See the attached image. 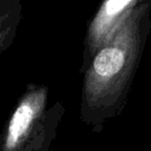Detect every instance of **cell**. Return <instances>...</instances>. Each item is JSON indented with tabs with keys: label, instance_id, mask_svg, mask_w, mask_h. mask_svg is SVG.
Here are the masks:
<instances>
[{
	"label": "cell",
	"instance_id": "obj_1",
	"mask_svg": "<svg viewBox=\"0 0 151 151\" xmlns=\"http://www.w3.org/2000/svg\"><path fill=\"white\" fill-rule=\"evenodd\" d=\"M150 31L151 0H146L120 21L83 72L80 117L93 132L122 112Z\"/></svg>",
	"mask_w": 151,
	"mask_h": 151
},
{
	"label": "cell",
	"instance_id": "obj_2",
	"mask_svg": "<svg viewBox=\"0 0 151 151\" xmlns=\"http://www.w3.org/2000/svg\"><path fill=\"white\" fill-rule=\"evenodd\" d=\"M48 88L28 84L0 136V151H50L65 109L47 108Z\"/></svg>",
	"mask_w": 151,
	"mask_h": 151
},
{
	"label": "cell",
	"instance_id": "obj_3",
	"mask_svg": "<svg viewBox=\"0 0 151 151\" xmlns=\"http://www.w3.org/2000/svg\"><path fill=\"white\" fill-rule=\"evenodd\" d=\"M146 0H103L93 17L83 40L80 73H83L93 56L110 39L120 21L133 8Z\"/></svg>",
	"mask_w": 151,
	"mask_h": 151
},
{
	"label": "cell",
	"instance_id": "obj_4",
	"mask_svg": "<svg viewBox=\"0 0 151 151\" xmlns=\"http://www.w3.org/2000/svg\"><path fill=\"white\" fill-rule=\"evenodd\" d=\"M22 19L21 0H0V54L14 43Z\"/></svg>",
	"mask_w": 151,
	"mask_h": 151
}]
</instances>
